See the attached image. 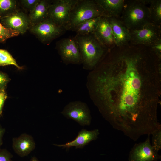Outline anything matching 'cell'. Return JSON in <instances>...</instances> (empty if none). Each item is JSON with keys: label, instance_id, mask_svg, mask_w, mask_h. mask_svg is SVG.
<instances>
[{"label": "cell", "instance_id": "9a60e30c", "mask_svg": "<svg viewBox=\"0 0 161 161\" xmlns=\"http://www.w3.org/2000/svg\"><path fill=\"white\" fill-rule=\"evenodd\" d=\"M33 137L26 134L13 139V148L15 152L21 157L27 155L35 148Z\"/></svg>", "mask_w": 161, "mask_h": 161}, {"label": "cell", "instance_id": "e0dca14e", "mask_svg": "<svg viewBox=\"0 0 161 161\" xmlns=\"http://www.w3.org/2000/svg\"><path fill=\"white\" fill-rule=\"evenodd\" d=\"M51 2L49 0H40L34 9L29 13L30 28L48 18V9Z\"/></svg>", "mask_w": 161, "mask_h": 161}, {"label": "cell", "instance_id": "8fae6325", "mask_svg": "<svg viewBox=\"0 0 161 161\" xmlns=\"http://www.w3.org/2000/svg\"><path fill=\"white\" fill-rule=\"evenodd\" d=\"M93 34L97 40L110 51L116 47L112 29L107 17H101Z\"/></svg>", "mask_w": 161, "mask_h": 161}, {"label": "cell", "instance_id": "8992f818", "mask_svg": "<svg viewBox=\"0 0 161 161\" xmlns=\"http://www.w3.org/2000/svg\"><path fill=\"white\" fill-rule=\"evenodd\" d=\"M161 26L150 22L141 29L130 31V42L134 45L150 47L161 38Z\"/></svg>", "mask_w": 161, "mask_h": 161}, {"label": "cell", "instance_id": "83f0119b", "mask_svg": "<svg viewBox=\"0 0 161 161\" xmlns=\"http://www.w3.org/2000/svg\"><path fill=\"white\" fill-rule=\"evenodd\" d=\"M4 89L0 90V115H2L3 108L5 101L7 97V94Z\"/></svg>", "mask_w": 161, "mask_h": 161}, {"label": "cell", "instance_id": "6da1fadb", "mask_svg": "<svg viewBox=\"0 0 161 161\" xmlns=\"http://www.w3.org/2000/svg\"><path fill=\"white\" fill-rule=\"evenodd\" d=\"M90 73V96L114 129L134 141L161 126V60L149 48L117 47Z\"/></svg>", "mask_w": 161, "mask_h": 161}, {"label": "cell", "instance_id": "484cf974", "mask_svg": "<svg viewBox=\"0 0 161 161\" xmlns=\"http://www.w3.org/2000/svg\"><path fill=\"white\" fill-rule=\"evenodd\" d=\"M10 80L6 73L0 71V90L3 89H5Z\"/></svg>", "mask_w": 161, "mask_h": 161}, {"label": "cell", "instance_id": "7c38bea8", "mask_svg": "<svg viewBox=\"0 0 161 161\" xmlns=\"http://www.w3.org/2000/svg\"><path fill=\"white\" fill-rule=\"evenodd\" d=\"M5 27L23 34L30 28L28 15L18 10L11 15L0 19Z\"/></svg>", "mask_w": 161, "mask_h": 161}, {"label": "cell", "instance_id": "52a82bcc", "mask_svg": "<svg viewBox=\"0 0 161 161\" xmlns=\"http://www.w3.org/2000/svg\"><path fill=\"white\" fill-rule=\"evenodd\" d=\"M61 114L68 119H72L83 126L91 123L90 110L85 103L80 101H72L64 108Z\"/></svg>", "mask_w": 161, "mask_h": 161}, {"label": "cell", "instance_id": "ffe728a7", "mask_svg": "<svg viewBox=\"0 0 161 161\" xmlns=\"http://www.w3.org/2000/svg\"><path fill=\"white\" fill-rule=\"evenodd\" d=\"M18 10L15 0H0V20Z\"/></svg>", "mask_w": 161, "mask_h": 161}, {"label": "cell", "instance_id": "d4e9b609", "mask_svg": "<svg viewBox=\"0 0 161 161\" xmlns=\"http://www.w3.org/2000/svg\"><path fill=\"white\" fill-rule=\"evenodd\" d=\"M149 47L155 54L161 59V38Z\"/></svg>", "mask_w": 161, "mask_h": 161}, {"label": "cell", "instance_id": "5bb4252c", "mask_svg": "<svg viewBox=\"0 0 161 161\" xmlns=\"http://www.w3.org/2000/svg\"><path fill=\"white\" fill-rule=\"evenodd\" d=\"M99 134V130L97 129L91 131L83 129L79 132L76 137L74 140L64 144H54V145L64 148L75 147L76 148L81 149L90 142L97 139Z\"/></svg>", "mask_w": 161, "mask_h": 161}, {"label": "cell", "instance_id": "4fadbf2b", "mask_svg": "<svg viewBox=\"0 0 161 161\" xmlns=\"http://www.w3.org/2000/svg\"><path fill=\"white\" fill-rule=\"evenodd\" d=\"M107 18L112 29L116 47H121L128 45L130 41L129 30L119 18Z\"/></svg>", "mask_w": 161, "mask_h": 161}, {"label": "cell", "instance_id": "603a6c76", "mask_svg": "<svg viewBox=\"0 0 161 161\" xmlns=\"http://www.w3.org/2000/svg\"><path fill=\"white\" fill-rule=\"evenodd\" d=\"M151 135H152L151 145L158 151L161 149V127L154 131Z\"/></svg>", "mask_w": 161, "mask_h": 161}, {"label": "cell", "instance_id": "3957f363", "mask_svg": "<svg viewBox=\"0 0 161 161\" xmlns=\"http://www.w3.org/2000/svg\"><path fill=\"white\" fill-rule=\"evenodd\" d=\"M145 0H125L119 18L130 30L141 29L150 21Z\"/></svg>", "mask_w": 161, "mask_h": 161}, {"label": "cell", "instance_id": "2e32d148", "mask_svg": "<svg viewBox=\"0 0 161 161\" xmlns=\"http://www.w3.org/2000/svg\"><path fill=\"white\" fill-rule=\"evenodd\" d=\"M124 0H95L103 10L106 17L119 18L121 14Z\"/></svg>", "mask_w": 161, "mask_h": 161}, {"label": "cell", "instance_id": "7a4b0ae2", "mask_svg": "<svg viewBox=\"0 0 161 161\" xmlns=\"http://www.w3.org/2000/svg\"><path fill=\"white\" fill-rule=\"evenodd\" d=\"M81 55L85 69H94L110 51L103 45L93 34L74 37Z\"/></svg>", "mask_w": 161, "mask_h": 161}, {"label": "cell", "instance_id": "9c48e42d", "mask_svg": "<svg viewBox=\"0 0 161 161\" xmlns=\"http://www.w3.org/2000/svg\"><path fill=\"white\" fill-rule=\"evenodd\" d=\"M58 49L61 59L66 64L82 63L81 55L74 38L61 40L58 44Z\"/></svg>", "mask_w": 161, "mask_h": 161}, {"label": "cell", "instance_id": "ac0fdd59", "mask_svg": "<svg viewBox=\"0 0 161 161\" xmlns=\"http://www.w3.org/2000/svg\"><path fill=\"white\" fill-rule=\"evenodd\" d=\"M148 6L150 21L161 26V0H145Z\"/></svg>", "mask_w": 161, "mask_h": 161}, {"label": "cell", "instance_id": "44dd1931", "mask_svg": "<svg viewBox=\"0 0 161 161\" xmlns=\"http://www.w3.org/2000/svg\"><path fill=\"white\" fill-rule=\"evenodd\" d=\"M10 65H13L19 69H22L18 65L16 60L8 51L0 49V66Z\"/></svg>", "mask_w": 161, "mask_h": 161}, {"label": "cell", "instance_id": "5b68a950", "mask_svg": "<svg viewBox=\"0 0 161 161\" xmlns=\"http://www.w3.org/2000/svg\"><path fill=\"white\" fill-rule=\"evenodd\" d=\"M77 0H58L52 1L48 9V18L64 28L69 21L71 11Z\"/></svg>", "mask_w": 161, "mask_h": 161}, {"label": "cell", "instance_id": "30bf717a", "mask_svg": "<svg viewBox=\"0 0 161 161\" xmlns=\"http://www.w3.org/2000/svg\"><path fill=\"white\" fill-rule=\"evenodd\" d=\"M148 136L145 141L134 145L130 152L129 161H157L160 158L158 151L152 146Z\"/></svg>", "mask_w": 161, "mask_h": 161}, {"label": "cell", "instance_id": "7402d4cb", "mask_svg": "<svg viewBox=\"0 0 161 161\" xmlns=\"http://www.w3.org/2000/svg\"><path fill=\"white\" fill-rule=\"evenodd\" d=\"M19 34L16 31L5 27L0 22V43H4L8 39Z\"/></svg>", "mask_w": 161, "mask_h": 161}, {"label": "cell", "instance_id": "d6986e66", "mask_svg": "<svg viewBox=\"0 0 161 161\" xmlns=\"http://www.w3.org/2000/svg\"><path fill=\"white\" fill-rule=\"evenodd\" d=\"M102 16L86 21L77 26L71 30L75 31L77 35H84L93 34Z\"/></svg>", "mask_w": 161, "mask_h": 161}, {"label": "cell", "instance_id": "f546056e", "mask_svg": "<svg viewBox=\"0 0 161 161\" xmlns=\"http://www.w3.org/2000/svg\"><path fill=\"white\" fill-rule=\"evenodd\" d=\"M30 161H39L35 157H33L30 160Z\"/></svg>", "mask_w": 161, "mask_h": 161}, {"label": "cell", "instance_id": "277c9868", "mask_svg": "<svg viewBox=\"0 0 161 161\" xmlns=\"http://www.w3.org/2000/svg\"><path fill=\"white\" fill-rule=\"evenodd\" d=\"M100 16H106L95 0H78L71 11L69 21L64 29L72 30L86 21Z\"/></svg>", "mask_w": 161, "mask_h": 161}, {"label": "cell", "instance_id": "4316f807", "mask_svg": "<svg viewBox=\"0 0 161 161\" xmlns=\"http://www.w3.org/2000/svg\"><path fill=\"white\" fill-rule=\"evenodd\" d=\"M12 154L6 149H0V161H13Z\"/></svg>", "mask_w": 161, "mask_h": 161}, {"label": "cell", "instance_id": "ba28073f", "mask_svg": "<svg viewBox=\"0 0 161 161\" xmlns=\"http://www.w3.org/2000/svg\"><path fill=\"white\" fill-rule=\"evenodd\" d=\"M29 29L32 33L44 43L49 42L56 38L65 30L49 18L30 27Z\"/></svg>", "mask_w": 161, "mask_h": 161}, {"label": "cell", "instance_id": "f1b7e54d", "mask_svg": "<svg viewBox=\"0 0 161 161\" xmlns=\"http://www.w3.org/2000/svg\"><path fill=\"white\" fill-rule=\"evenodd\" d=\"M5 131V129L0 126V149L2 143V138Z\"/></svg>", "mask_w": 161, "mask_h": 161}, {"label": "cell", "instance_id": "cb8c5ba5", "mask_svg": "<svg viewBox=\"0 0 161 161\" xmlns=\"http://www.w3.org/2000/svg\"><path fill=\"white\" fill-rule=\"evenodd\" d=\"M40 0H21L20 1L23 7L29 13L36 7Z\"/></svg>", "mask_w": 161, "mask_h": 161}]
</instances>
